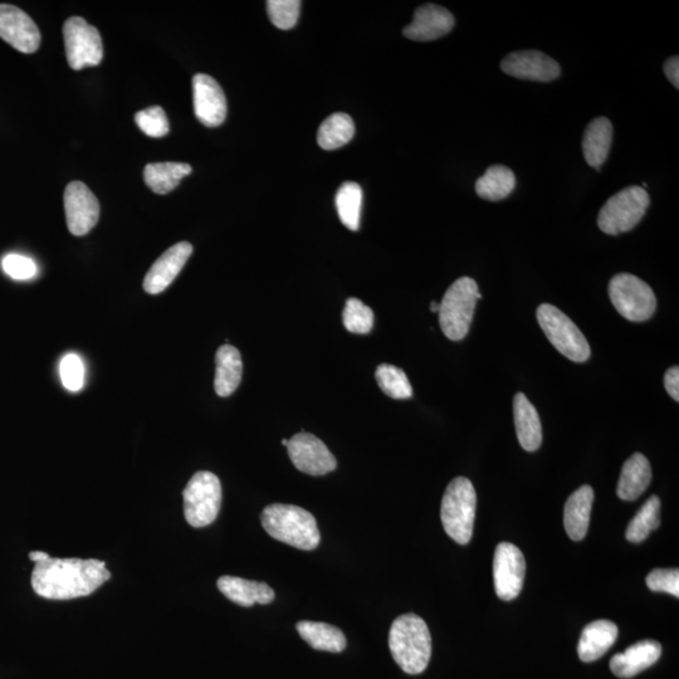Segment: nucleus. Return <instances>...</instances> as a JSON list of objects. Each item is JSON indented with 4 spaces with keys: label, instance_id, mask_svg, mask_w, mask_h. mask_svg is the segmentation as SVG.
<instances>
[{
    "label": "nucleus",
    "instance_id": "9b49d317",
    "mask_svg": "<svg viewBox=\"0 0 679 679\" xmlns=\"http://www.w3.org/2000/svg\"><path fill=\"white\" fill-rule=\"evenodd\" d=\"M526 561L519 547L510 542L498 544L493 558V583L497 597L511 602L524 586Z\"/></svg>",
    "mask_w": 679,
    "mask_h": 679
},
{
    "label": "nucleus",
    "instance_id": "a211bd4d",
    "mask_svg": "<svg viewBox=\"0 0 679 679\" xmlns=\"http://www.w3.org/2000/svg\"><path fill=\"white\" fill-rule=\"evenodd\" d=\"M453 27L454 17L448 9L426 4L415 11L413 22L404 28L403 34L412 41L429 42L446 36Z\"/></svg>",
    "mask_w": 679,
    "mask_h": 679
},
{
    "label": "nucleus",
    "instance_id": "f3484780",
    "mask_svg": "<svg viewBox=\"0 0 679 679\" xmlns=\"http://www.w3.org/2000/svg\"><path fill=\"white\" fill-rule=\"evenodd\" d=\"M193 253V246L189 242H180L161 254L154 265L146 273L144 290L149 295H159L164 292L178 277Z\"/></svg>",
    "mask_w": 679,
    "mask_h": 679
},
{
    "label": "nucleus",
    "instance_id": "72a5a7b5",
    "mask_svg": "<svg viewBox=\"0 0 679 679\" xmlns=\"http://www.w3.org/2000/svg\"><path fill=\"white\" fill-rule=\"evenodd\" d=\"M345 329L351 334H369L374 325V312L358 299L346 301L343 312Z\"/></svg>",
    "mask_w": 679,
    "mask_h": 679
},
{
    "label": "nucleus",
    "instance_id": "39448f33",
    "mask_svg": "<svg viewBox=\"0 0 679 679\" xmlns=\"http://www.w3.org/2000/svg\"><path fill=\"white\" fill-rule=\"evenodd\" d=\"M482 299L475 280L471 277L458 278L448 288L439 304V325L449 340L459 341L471 329L477 301Z\"/></svg>",
    "mask_w": 679,
    "mask_h": 679
},
{
    "label": "nucleus",
    "instance_id": "20e7f679",
    "mask_svg": "<svg viewBox=\"0 0 679 679\" xmlns=\"http://www.w3.org/2000/svg\"><path fill=\"white\" fill-rule=\"evenodd\" d=\"M476 506L472 482L466 477L454 478L444 492L441 519L447 535L459 545H467L472 539Z\"/></svg>",
    "mask_w": 679,
    "mask_h": 679
},
{
    "label": "nucleus",
    "instance_id": "f8f14e48",
    "mask_svg": "<svg viewBox=\"0 0 679 679\" xmlns=\"http://www.w3.org/2000/svg\"><path fill=\"white\" fill-rule=\"evenodd\" d=\"M287 451L293 466L306 475L325 476L335 471L337 466L334 454L314 434H296L288 441Z\"/></svg>",
    "mask_w": 679,
    "mask_h": 679
},
{
    "label": "nucleus",
    "instance_id": "4c0bfd02",
    "mask_svg": "<svg viewBox=\"0 0 679 679\" xmlns=\"http://www.w3.org/2000/svg\"><path fill=\"white\" fill-rule=\"evenodd\" d=\"M2 267L4 273L13 280L28 281L37 276V263L22 254L11 253L3 258Z\"/></svg>",
    "mask_w": 679,
    "mask_h": 679
},
{
    "label": "nucleus",
    "instance_id": "0eeeda50",
    "mask_svg": "<svg viewBox=\"0 0 679 679\" xmlns=\"http://www.w3.org/2000/svg\"><path fill=\"white\" fill-rule=\"evenodd\" d=\"M536 316L547 339L565 358L575 363H584L590 358V345L583 332L558 307L541 305Z\"/></svg>",
    "mask_w": 679,
    "mask_h": 679
},
{
    "label": "nucleus",
    "instance_id": "2eb2a0df",
    "mask_svg": "<svg viewBox=\"0 0 679 679\" xmlns=\"http://www.w3.org/2000/svg\"><path fill=\"white\" fill-rule=\"evenodd\" d=\"M193 100L195 116L204 126H221L226 120V95L212 76L198 73L193 77Z\"/></svg>",
    "mask_w": 679,
    "mask_h": 679
},
{
    "label": "nucleus",
    "instance_id": "7c9ffc66",
    "mask_svg": "<svg viewBox=\"0 0 679 679\" xmlns=\"http://www.w3.org/2000/svg\"><path fill=\"white\" fill-rule=\"evenodd\" d=\"M336 209L340 221L350 231H358L360 226L361 204H363V190L359 184L348 182L341 185L336 194Z\"/></svg>",
    "mask_w": 679,
    "mask_h": 679
},
{
    "label": "nucleus",
    "instance_id": "473e14b6",
    "mask_svg": "<svg viewBox=\"0 0 679 679\" xmlns=\"http://www.w3.org/2000/svg\"><path fill=\"white\" fill-rule=\"evenodd\" d=\"M376 383L388 397L393 399H409L413 397V388L407 374L397 366L381 364L376 369Z\"/></svg>",
    "mask_w": 679,
    "mask_h": 679
},
{
    "label": "nucleus",
    "instance_id": "6ab92c4d",
    "mask_svg": "<svg viewBox=\"0 0 679 679\" xmlns=\"http://www.w3.org/2000/svg\"><path fill=\"white\" fill-rule=\"evenodd\" d=\"M662 656V646L656 641L635 643L623 653L615 654L610 661V669L619 678H632L658 662Z\"/></svg>",
    "mask_w": 679,
    "mask_h": 679
},
{
    "label": "nucleus",
    "instance_id": "5701e85b",
    "mask_svg": "<svg viewBox=\"0 0 679 679\" xmlns=\"http://www.w3.org/2000/svg\"><path fill=\"white\" fill-rule=\"evenodd\" d=\"M514 417L517 438H519L521 447L527 452L537 451L542 443L540 415L524 393L515 395Z\"/></svg>",
    "mask_w": 679,
    "mask_h": 679
},
{
    "label": "nucleus",
    "instance_id": "4be33fe9",
    "mask_svg": "<svg viewBox=\"0 0 679 679\" xmlns=\"http://www.w3.org/2000/svg\"><path fill=\"white\" fill-rule=\"evenodd\" d=\"M594 490L590 486L580 487L566 501L564 510L565 530L573 541H581L588 534Z\"/></svg>",
    "mask_w": 679,
    "mask_h": 679
},
{
    "label": "nucleus",
    "instance_id": "423d86ee",
    "mask_svg": "<svg viewBox=\"0 0 679 679\" xmlns=\"http://www.w3.org/2000/svg\"><path fill=\"white\" fill-rule=\"evenodd\" d=\"M651 203L646 189L632 185L610 197L600 209L598 226L609 236L632 231L642 221Z\"/></svg>",
    "mask_w": 679,
    "mask_h": 679
},
{
    "label": "nucleus",
    "instance_id": "393cba45",
    "mask_svg": "<svg viewBox=\"0 0 679 679\" xmlns=\"http://www.w3.org/2000/svg\"><path fill=\"white\" fill-rule=\"evenodd\" d=\"M651 481V463L642 453H634L624 463L622 475L619 478L617 495L623 501L637 500L647 490Z\"/></svg>",
    "mask_w": 679,
    "mask_h": 679
},
{
    "label": "nucleus",
    "instance_id": "c756f323",
    "mask_svg": "<svg viewBox=\"0 0 679 679\" xmlns=\"http://www.w3.org/2000/svg\"><path fill=\"white\" fill-rule=\"evenodd\" d=\"M355 135V124L353 119L346 114H334L322 122L319 133H317V143L325 150H336L343 148L353 140Z\"/></svg>",
    "mask_w": 679,
    "mask_h": 679
},
{
    "label": "nucleus",
    "instance_id": "4468645a",
    "mask_svg": "<svg viewBox=\"0 0 679 679\" xmlns=\"http://www.w3.org/2000/svg\"><path fill=\"white\" fill-rule=\"evenodd\" d=\"M0 38L17 51L31 55L41 45V33L21 8L11 4H0Z\"/></svg>",
    "mask_w": 679,
    "mask_h": 679
},
{
    "label": "nucleus",
    "instance_id": "f257e3e1",
    "mask_svg": "<svg viewBox=\"0 0 679 679\" xmlns=\"http://www.w3.org/2000/svg\"><path fill=\"white\" fill-rule=\"evenodd\" d=\"M110 579L105 561L50 558L34 566L32 588L42 598L71 600L89 597Z\"/></svg>",
    "mask_w": 679,
    "mask_h": 679
},
{
    "label": "nucleus",
    "instance_id": "1a4fd4ad",
    "mask_svg": "<svg viewBox=\"0 0 679 679\" xmlns=\"http://www.w3.org/2000/svg\"><path fill=\"white\" fill-rule=\"evenodd\" d=\"M609 297L619 314L629 321H647L656 312L657 300L651 286L629 273H619L612 278Z\"/></svg>",
    "mask_w": 679,
    "mask_h": 679
},
{
    "label": "nucleus",
    "instance_id": "c9c22d12",
    "mask_svg": "<svg viewBox=\"0 0 679 679\" xmlns=\"http://www.w3.org/2000/svg\"><path fill=\"white\" fill-rule=\"evenodd\" d=\"M136 125L150 138H163L169 134V121L160 106L149 107L135 115Z\"/></svg>",
    "mask_w": 679,
    "mask_h": 679
},
{
    "label": "nucleus",
    "instance_id": "cd10ccee",
    "mask_svg": "<svg viewBox=\"0 0 679 679\" xmlns=\"http://www.w3.org/2000/svg\"><path fill=\"white\" fill-rule=\"evenodd\" d=\"M516 187L514 172L505 165H492L476 182L478 197L498 202V200L510 197Z\"/></svg>",
    "mask_w": 679,
    "mask_h": 679
},
{
    "label": "nucleus",
    "instance_id": "bb28decb",
    "mask_svg": "<svg viewBox=\"0 0 679 679\" xmlns=\"http://www.w3.org/2000/svg\"><path fill=\"white\" fill-rule=\"evenodd\" d=\"M300 637L316 651L340 653L346 648V638L339 628L327 623L302 620L296 625Z\"/></svg>",
    "mask_w": 679,
    "mask_h": 679
},
{
    "label": "nucleus",
    "instance_id": "ddd939ff",
    "mask_svg": "<svg viewBox=\"0 0 679 679\" xmlns=\"http://www.w3.org/2000/svg\"><path fill=\"white\" fill-rule=\"evenodd\" d=\"M67 227L73 236L82 237L99 222L100 203L96 195L82 182H72L65 190Z\"/></svg>",
    "mask_w": 679,
    "mask_h": 679
},
{
    "label": "nucleus",
    "instance_id": "f704fd0d",
    "mask_svg": "<svg viewBox=\"0 0 679 679\" xmlns=\"http://www.w3.org/2000/svg\"><path fill=\"white\" fill-rule=\"evenodd\" d=\"M301 2L299 0H270L267 2L268 17L273 26L287 31L299 21Z\"/></svg>",
    "mask_w": 679,
    "mask_h": 679
},
{
    "label": "nucleus",
    "instance_id": "412c9836",
    "mask_svg": "<svg viewBox=\"0 0 679 679\" xmlns=\"http://www.w3.org/2000/svg\"><path fill=\"white\" fill-rule=\"evenodd\" d=\"M618 638V627L609 620H597L586 625L581 633L578 653L581 661H598L613 647Z\"/></svg>",
    "mask_w": 679,
    "mask_h": 679
},
{
    "label": "nucleus",
    "instance_id": "f03ea898",
    "mask_svg": "<svg viewBox=\"0 0 679 679\" xmlns=\"http://www.w3.org/2000/svg\"><path fill=\"white\" fill-rule=\"evenodd\" d=\"M389 648L405 673H423L432 657V637L427 623L412 613L400 615L390 628Z\"/></svg>",
    "mask_w": 679,
    "mask_h": 679
},
{
    "label": "nucleus",
    "instance_id": "aec40b11",
    "mask_svg": "<svg viewBox=\"0 0 679 679\" xmlns=\"http://www.w3.org/2000/svg\"><path fill=\"white\" fill-rule=\"evenodd\" d=\"M218 589L224 597L241 607H252L254 604L267 605L275 599V591L270 585L260 581L236 578V576H222L217 581Z\"/></svg>",
    "mask_w": 679,
    "mask_h": 679
},
{
    "label": "nucleus",
    "instance_id": "58836bf2",
    "mask_svg": "<svg viewBox=\"0 0 679 679\" xmlns=\"http://www.w3.org/2000/svg\"><path fill=\"white\" fill-rule=\"evenodd\" d=\"M647 586L658 593H668L673 597H679V571L678 569H656L647 576Z\"/></svg>",
    "mask_w": 679,
    "mask_h": 679
},
{
    "label": "nucleus",
    "instance_id": "6e6552de",
    "mask_svg": "<svg viewBox=\"0 0 679 679\" xmlns=\"http://www.w3.org/2000/svg\"><path fill=\"white\" fill-rule=\"evenodd\" d=\"M184 515L190 526L205 527L216 521L222 505V485L212 472L195 473L183 492Z\"/></svg>",
    "mask_w": 679,
    "mask_h": 679
},
{
    "label": "nucleus",
    "instance_id": "7ed1b4c3",
    "mask_svg": "<svg viewBox=\"0 0 679 679\" xmlns=\"http://www.w3.org/2000/svg\"><path fill=\"white\" fill-rule=\"evenodd\" d=\"M261 521L267 534L283 544L305 551L315 550L320 545L316 519L304 508L273 503L262 511Z\"/></svg>",
    "mask_w": 679,
    "mask_h": 679
},
{
    "label": "nucleus",
    "instance_id": "ea45409f",
    "mask_svg": "<svg viewBox=\"0 0 679 679\" xmlns=\"http://www.w3.org/2000/svg\"><path fill=\"white\" fill-rule=\"evenodd\" d=\"M664 387H666L667 393L671 397L679 402V368L678 366H673V368L668 369L666 375H664Z\"/></svg>",
    "mask_w": 679,
    "mask_h": 679
},
{
    "label": "nucleus",
    "instance_id": "a878e982",
    "mask_svg": "<svg viewBox=\"0 0 679 679\" xmlns=\"http://www.w3.org/2000/svg\"><path fill=\"white\" fill-rule=\"evenodd\" d=\"M216 366L214 389H216L219 397H231L242 380L243 363L241 353L232 345L221 346L217 351Z\"/></svg>",
    "mask_w": 679,
    "mask_h": 679
},
{
    "label": "nucleus",
    "instance_id": "dca6fc26",
    "mask_svg": "<svg viewBox=\"0 0 679 679\" xmlns=\"http://www.w3.org/2000/svg\"><path fill=\"white\" fill-rule=\"evenodd\" d=\"M501 70L508 76L537 82H551L561 75L559 63L540 51L510 53L501 62Z\"/></svg>",
    "mask_w": 679,
    "mask_h": 679
},
{
    "label": "nucleus",
    "instance_id": "a19ab883",
    "mask_svg": "<svg viewBox=\"0 0 679 679\" xmlns=\"http://www.w3.org/2000/svg\"><path fill=\"white\" fill-rule=\"evenodd\" d=\"M664 73L676 89H679V58L678 56H673L668 58L663 66Z\"/></svg>",
    "mask_w": 679,
    "mask_h": 679
},
{
    "label": "nucleus",
    "instance_id": "9d476101",
    "mask_svg": "<svg viewBox=\"0 0 679 679\" xmlns=\"http://www.w3.org/2000/svg\"><path fill=\"white\" fill-rule=\"evenodd\" d=\"M63 39L68 65L72 70L99 66L104 57V46L99 29L81 17H71L63 26Z\"/></svg>",
    "mask_w": 679,
    "mask_h": 679
},
{
    "label": "nucleus",
    "instance_id": "c03bdc74",
    "mask_svg": "<svg viewBox=\"0 0 679 679\" xmlns=\"http://www.w3.org/2000/svg\"><path fill=\"white\" fill-rule=\"evenodd\" d=\"M281 443H282V446L287 447L288 439H282V442H281Z\"/></svg>",
    "mask_w": 679,
    "mask_h": 679
},
{
    "label": "nucleus",
    "instance_id": "79ce46f5",
    "mask_svg": "<svg viewBox=\"0 0 679 679\" xmlns=\"http://www.w3.org/2000/svg\"><path fill=\"white\" fill-rule=\"evenodd\" d=\"M50 558L51 556L47 553H43V551H32V553H29V559H31L33 563H41V561H46Z\"/></svg>",
    "mask_w": 679,
    "mask_h": 679
},
{
    "label": "nucleus",
    "instance_id": "b1692460",
    "mask_svg": "<svg viewBox=\"0 0 679 679\" xmlns=\"http://www.w3.org/2000/svg\"><path fill=\"white\" fill-rule=\"evenodd\" d=\"M613 143V125L607 117H597L586 127L583 153L591 168L602 169Z\"/></svg>",
    "mask_w": 679,
    "mask_h": 679
},
{
    "label": "nucleus",
    "instance_id": "e433bc0d",
    "mask_svg": "<svg viewBox=\"0 0 679 679\" xmlns=\"http://www.w3.org/2000/svg\"><path fill=\"white\" fill-rule=\"evenodd\" d=\"M60 374L63 387L70 390V392H80L83 385H85V364H83L80 356L76 354H67L62 359Z\"/></svg>",
    "mask_w": 679,
    "mask_h": 679
},
{
    "label": "nucleus",
    "instance_id": "37998d69",
    "mask_svg": "<svg viewBox=\"0 0 679 679\" xmlns=\"http://www.w3.org/2000/svg\"><path fill=\"white\" fill-rule=\"evenodd\" d=\"M431 311L432 312H439V304H437V302H432Z\"/></svg>",
    "mask_w": 679,
    "mask_h": 679
},
{
    "label": "nucleus",
    "instance_id": "2f4dec72",
    "mask_svg": "<svg viewBox=\"0 0 679 679\" xmlns=\"http://www.w3.org/2000/svg\"><path fill=\"white\" fill-rule=\"evenodd\" d=\"M661 525V500L658 496L649 497L638 514L630 521L627 540L639 544L647 539L653 530Z\"/></svg>",
    "mask_w": 679,
    "mask_h": 679
},
{
    "label": "nucleus",
    "instance_id": "c85d7f7f",
    "mask_svg": "<svg viewBox=\"0 0 679 679\" xmlns=\"http://www.w3.org/2000/svg\"><path fill=\"white\" fill-rule=\"evenodd\" d=\"M192 173V166L184 163L148 164L144 170L146 185L154 193L164 195L173 192L180 180Z\"/></svg>",
    "mask_w": 679,
    "mask_h": 679
}]
</instances>
